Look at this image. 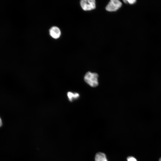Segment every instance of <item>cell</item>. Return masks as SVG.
<instances>
[{
  "label": "cell",
  "instance_id": "obj_9",
  "mask_svg": "<svg viewBox=\"0 0 161 161\" xmlns=\"http://www.w3.org/2000/svg\"><path fill=\"white\" fill-rule=\"evenodd\" d=\"M2 122L1 118L0 117V127L2 126Z\"/></svg>",
  "mask_w": 161,
  "mask_h": 161
},
{
  "label": "cell",
  "instance_id": "obj_6",
  "mask_svg": "<svg viewBox=\"0 0 161 161\" xmlns=\"http://www.w3.org/2000/svg\"><path fill=\"white\" fill-rule=\"evenodd\" d=\"M67 95L69 100L70 101H72L74 98H77L79 96L78 93H73L71 92H68L67 93Z\"/></svg>",
  "mask_w": 161,
  "mask_h": 161
},
{
  "label": "cell",
  "instance_id": "obj_4",
  "mask_svg": "<svg viewBox=\"0 0 161 161\" xmlns=\"http://www.w3.org/2000/svg\"><path fill=\"white\" fill-rule=\"evenodd\" d=\"M49 33L50 36L55 39L59 38L61 35L60 30L56 26L52 27L49 30Z\"/></svg>",
  "mask_w": 161,
  "mask_h": 161
},
{
  "label": "cell",
  "instance_id": "obj_1",
  "mask_svg": "<svg viewBox=\"0 0 161 161\" xmlns=\"http://www.w3.org/2000/svg\"><path fill=\"white\" fill-rule=\"evenodd\" d=\"M98 75L96 73L88 72L85 74L84 79L85 82L92 87L97 86L99 84L98 82Z\"/></svg>",
  "mask_w": 161,
  "mask_h": 161
},
{
  "label": "cell",
  "instance_id": "obj_8",
  "mask_svg": "<svg viewBox=\"0 0 161 161\" xmlns=\"http://www.w3.org/2000/svg\"><path fill=\"white\" fill-rule=\"evenodd\" d=\"M127 161H137V160L134 157H129L127 158Z\"/></svg>",
  "mask_w": 161,
  "mask_h": 161
},
{
  "label": "cell",
  "instance_id": "obj_10",
  "mask_svg": "<svg viewBox=\"0 0 161 161\" xmlns=\"http://www.w3.org/2000/svg\"><path fill=\"white\" fill-rule=\"evenodd\" d=\"M159 161H161V158L160 159Z\"/></svg>",
  "mask_w": 161,
  "mask_h": 161
},
{
  "label": "cell",
  "instance_id": "obj_5",
  "mask_svg": "<svg viewBox=\"0 0 161 161\" xmlns=\"http://www.w3.org/2000/svg\"><path fill=\"white\" fill-rule=\"evenodd\" d=\"M95 159V161H108L105 154L101 152L96 154Z\"/></svg>",
  "mask_w": 161,
  "mask_h": 161
},
{
  "label": "cell",
  "instance_id": "obj_3",
  "mask_svg": "<svg viewBox=\"0 0 161 161\" xmlns=\"http://www.w3.org/2000/svg\"><path fill=\"white\" fill-rule=\"evenodd\" d=\"M121 2L118 0H111L106 7V10L109 11H115L120 8Z\"/></svg>",
  "mask_w": 161,
  "mask_h": 161
},
{
  "label": "cell",
  "instance_id": "obj_2",
  "mask_svg": "<svg viewBox=\"0 0 161 161\" xmlns=\"http://www.w3.org/2000/svg\"><path fill=\"white\" fill-rule=\"evenodd\" d=\"M81 6L85 11L90 10L95 8V1L94 0H82L80 1Z\"/></svg>",
  "mask_w": 161,
  "mask_h": 161
},
{
  "label": "cell",
  "instance_id": "obj_7",
  "mask_svg": "<svg viewBox=\"0 0 161 161\" xmlns=\"http://www.w3.org/2000/svg\"><path fill=\"white\" fill-rule=\"evenodd\" d=\"M123 1L126 3L133 4L136 1L135 0H123Z\"/></svg>",
  "mask_w": 161,
  "mask_h": 161
}]
</instances>
